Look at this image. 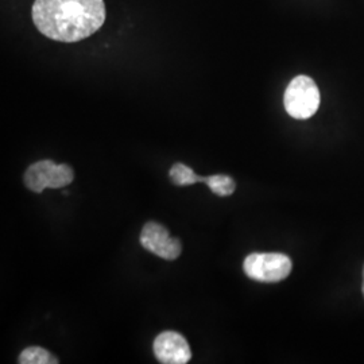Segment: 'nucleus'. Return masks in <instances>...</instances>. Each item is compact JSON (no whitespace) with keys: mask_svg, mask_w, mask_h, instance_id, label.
Segmentation results:
<instances>
[{"mask_svg":"<svg viewBox=\"0 0 364 364\" xmlns=\"http://www.w3.org/2000/svg\"><path fill=\"white\" fill-rule=\"evenodd\" d=\"M204 182L208 185L209 189L219 197H228L232 195L236 189L235 181L225 174H215L204 177Z\"/></svg>","mask_w":364,"mask_h":364,"instance_id":"obj_8","label":"nucleus"},{"mask_svg":"<svg viewBox=\"0 0 364 364\" xmlns=\"http://www.w3.org/2000/svg\"><path fill=\"white\" fill-rule=\"evenodd\" d=\"M363 279H364V266H363Z\"/></svg>","mask_w":364,"mask_h":364,"instance_id":"obj_11","label":"nucleus"},{"mask_svg":"<svg viewBox=\"0 0 364 364\" xmlns=\"http://www.w3.org/2000/svg\"><path fill=\"white\" fill-rule=\"evenodd\" d=\"M153 350L159 363L185 364L192 359V351L186 338L173 331L158 335Z\"/></svg>","mask_w":364,"mask_h":364,"instance_id":"obj_6","label":"nucleus"},{"mask_svg":"<svg viewBox=\"0 0 364 364\" xmlns=\"http://www.w3.org/2000/svg\"><path fill=\"white\" fill-rule=\"evenodd\" d=\"M245 273L263 284H277L291 273V259L281 252H254L243 262Z\"/></svg>","mask_w":364,"mask_h":364,"instance_id":"obj_3","label":"nucleus"},{"mask_svg":"<svg viewBox=\"0 0 364 364\" xmlns=\"http://www.w3.org/2000/svg\"><path fill=\"white\" fill-rule=\"evenodd\" d=\"M320 90L309 76H297L287 85L284 105L287 114L294 119L312 117L320 107Z\"/></svg>","mask_w":364,"mask_h":364,"instance_id":"obj_2","label":"nucleus"},{"mask_svg":"<svg viewBox=\"0 0 364 364\" xmlns=\"http://www.w3.org/2000/svg\"><path fill=\"white\" fill-rule=\"evenodd\" d=\"M141 245L156 257L165 260H176L181 255L180 239L171 237L166 227L156 221L144 224L141 232Z\"/></svg>","mask_w":364,"mask_h":364,"instance_id":"obj_5","label":"nucleus"},{"mask_svg":"<svg viewBox=\"0 0 364 364\" xmlns=\"http://www.w3.org/2000/svg\"><path fill=\"white\" fill-rule=\"evenodd\" d=\"M31 15L45 37L73 43L105 25V0H36Z\"/></svg>","mask_w":364,"mask_h":364,"instance_id":"obj_1","label":"nucleus"},{"mask_svg":"<svg viewBox=\"0 0 364 364\" xmlns=\"http://www.w3.org/2000/svg\"><path fill=\"white\" fill-rule=\"evenodd\" d=\"M170 180L177 186H189L197 182H204V177L196 174L193 169L183 164H174L169 171Z\"/></svg>","mask_w":364,"mask_h":364,"instance_id":"obj_7","label":"nucleus"},{"mask_svg":"<svg viewBox=\"0 0 364 364\" xmlns=\"http://www.w3.org/2000/svg\"><path fill=\"white\" fill-rule=\"evenodd\" d=\"M21 364H57L58 360L52 353L42 347H28L21 352L19 360Z\"/></svg>","mask_w":364,"mask_h":364,"instance_id":"obj_9","label":"nucleus"},{"mask_svg":"<svg viewBox=\"0 0 364 364\" xmlns=\"http://www.w3.org/2000/svg\"><path fill=\"white\" fill-rule=\"evenodd\" d=\"M75 180L73 169L66 165L45 159L28 166L25 173V183L34 193H42L43 189H60Z\"/></svg>","mask_w":364,"mask_h":364,"instance_id":"obj_4","label":"nucleus"},{"mask_svg":"<svg viewBox=\"0 0 364 364\" xmlns=\"http://www.w3.org/2000/svg\"><path fill=\"white\" fill-rule=\"evenodd\" d=\"M362 293H363V297H364V279H363V285H362Z\"/></svg>","mask_w":364,"mask_h":364,"instance_id":"obj_10","label":"nucleus"}]
</instances>
